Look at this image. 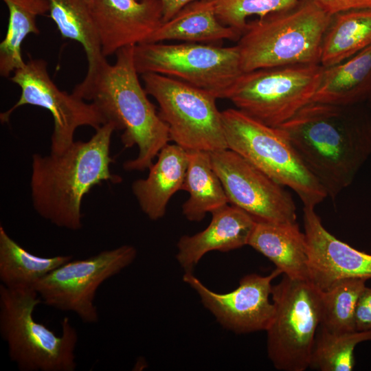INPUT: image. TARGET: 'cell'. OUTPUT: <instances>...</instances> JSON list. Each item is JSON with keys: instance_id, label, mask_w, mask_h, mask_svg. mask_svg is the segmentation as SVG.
<instances>
[{"instance_id": "1", "label": "cell", "mask_w": 371, "mask_h": 371, "mask_svg": "<svg viewBox=\"0 0 371 371\" xmlns=\"http://www.w3.org/2000/svg\"><path fill=\"white\" fill-rule=\"evenodd\" d=\"M359 104L311 102L278 126L333 199L371 157V117Z\"/></svg>"}, {"instance_id": "2", "label": "cell", "mask_w": 371, "mask_h": 371, "mask_svg": "<svg viewBox=\"0 0 371 371\" xmlns=\"http://www.w3.org/2000/svg\"><path fill=\"white\" fill-rule=\"evenodd\" d=\"M135 46L118 50L114 64L105 59L88 69L72 93L93 103L106 122L122 132L121 141L125 148L137 146V156L126 161L124 169L144 171L153 164L170 138L168 126L139 82L134 62Z\"/></svg>"}, {"instance_id": "3", "label": "cell", "mask_w": 371, "mask_h": 371, "mask_svg": "<svg viewBox=\"0 0 371 371\" xmlns=\"http://www.w3.org/2000/svg\"><path fill=\"white\" fill-rule=\"evenodd\" d=\"M115 128L106 122L87 141H74L61 154L34 153L30 194L34 209L53 225L71 231L82 227V202L103 182L117 183L111 173V141Z\"/></svg>"}, {"instance_id": "4", "label": "cell", "mask_w": 371, "mask_h": 371, "mask_svg": "<svg viewBox=\"0 0 371 371\" xmlns=\"http://www.w3.org/2000/svg\"><path fill=\"white\" fill-rule=\"evenodd\" d=\"M331 16L315 0H299L285 10L249 21L237 43L243 72L320 64Z\"/></svg>"}, {"instance_id": "5", "label": "cell", "mask_w": 371, "mask_h": 371, "mask_svg": "<svg viewBox=\"0 0 371 371\" xmlns=\"http://www.w3.org/2000/svg\"><path fill=\"white\" fill-rule=\"evenodd\" d=\"M42 302L34 288L0 285V333L10 359L22 371H74L78 333L69 317L57 335L34 317Z\"/></svg>"}, {"instance_id": "6", "label": "cell", "mask_w": 371, "mask_h": 371, "mask_svg": "<svg viewBox=\"0 0 371 371\" xmlns=\"http://www.w3.org/2000/svg\"><path fill=\"white\" fill-rule=\"evenodd\" d=\"M221 115L227 148L293 190L304 206L315 207L328 196L278 127L268 126L238 109H227Z\"/></svg>"}, {"instance_id": "7", "label": "cell", "mask_w": 371, "mask_h": 371, "mask_svg": "<svg viewBox=\"0 0 371 371\" xmlns=\"http://www.w3.org/2000/svg\"><path fill=\"white\" fill-rule=\"evenodd\" d=\"M134 62L139 74L168 76L227 99L243 73L236 45L181 43H143L135 46Z\"/></svg>"}, {"instance_id": "8", "label": "cell", "mask_w": 371, "mask_h": 371, "mask_svg": "<svg viewBox=\"0 0 371 371\" xmlns=\"http://www.w3.org/2000/svg\"><path fill=\"white\" fill-rule=\"evenodd\" d=\"M273 319L266 330L267 354L276 369L304 371L310 367L321 322V293L309 280L284 275L273 286Z\"/></svg>"}, {"instance_id": "9", "label": "cell", "mask_w": 371, "mask_h": 371, "mask_svg": "<svg viewBox=\"0 0 371 371\" xmlns=\"http://www.w3.org/2000/svg\"><path fill=\"white\" fill-rule=\"evenodd\" d=\"M324 69L321 64H300L243 72L227 99L253 118L278 127L312 102Z\"/></svg>"}, {"instance_id": "10", "label": "cell", "mask_w": 371, "mask_h": 371, "mask_svg": "<svg viewBox=\"0 0 371 371\" xmlns=\"http://www.w3.org/2000/svg\"><path fill=\"white\" fill-rule=\"evenodd\" d=\"M146 93L159 105L170 141L187 151L227 149L221 112L211 93L164 75H142Z\"/></svg>"}, {"instance_id": "11", "label": "cell", "mask_w": 371, "mask_h": 371, "mask_svg": "<svg viewBox=\"0 0 371 371\" xmlns=\"http://www.w3.org/2000/svg\"><path fill=\"white\" fill-rule=\"evenodd\" d=\"M137 254L134 246L124 245L84 259H71L38 282L34 289L45 304L95 324L99 319L94 304L98 288L132 264Z\"/></svg>"}, {"instance_id": "12", "label": "cell", "mask_w": 371, "mask_h": 371, "mask_svg": "<svg viewBox=\"0 0 371 371\" xmlns=\"http://www.w3.org/2000/svg\"><path fill=\"white\" fill-rule=\"evenodd\" d=\"M10 80L21 88V93L10 109L0 114L1 122H8L12 113L23 105L47 109L54 121L52 153H63L74 142L78 128L87 126L97 130L106 123L93 103L72 92L68 93L60 90L51 79L47 63L43 59H29L23 67L14 71Z\"/></svg>"}, {"instance_id": "13", "label": "cell", "mask_w": 371, "mask_h": 371, "mask_svg": "<svg viewBox=\"0 0 371 371\" xmlns=\"http://www.w3.org/2000/svg\"><path fill=\"white\" fill-rule=\"evenodd\" d=\"M210 155L229 203L242 209L256 221L296 222V207L284 186L229 148Z\"/></svg>"}, {"instance_id": "14", "label": "cell", "mask_w": 371, "mask_h": 371, "mask_svg": "<svg viewBox=\"0 0 371 371\" xmlns=\"http://www.w3.org/2000/svg\"><path fill=\"white\" fill-rule=\"evenodd\" d=\"M282 271L273 270L268 276L256 273L243 276L238 287L225 293L212 291L192 272H186L183 280L199 295L203 306L219 324L236 333L265 330L275 313V306L269 300L272 280Z\"/></svg>"}, {"instance_id": "15", "label": "cell", "mask_w": 371, "mask_h": 371, "mask_svg": "<svg viewBox=\"0 0 371 371\" xmlns=\"http://www.w3.org/2000/svg\"><path fill=\"white\" fill-rule=\"evenodd\" d=\"M315 207L304 206L309 280L321 291L346 278H371V254L359 251L326 229Z\"/></svg>"}, {"instance_id": "16", "label": "cell", "mask_w": 371, "mask_h": 371, "mask_svg": "<svg viewBox=\"0 0 371 371\" xmlns=\"http://www.w3.org/2000/svg\"><path fill=\"white\" fill-rule=\"evenodd\" d=\"M90 8L105 57L146 43L162 23L159 0H93Z\"/></svg>"}, {"instance_id": "17", "label": "cell", "mask_w": 371, "mask_h": 371, "mask_svg": "<svg viewBox=\"0 0 371 371\" xmlns=\"http://www.w3.org/2000/svg\"><path fill=\"white\" fill-rule=\"evenodd\" d=\"M208 226L192 236H181L176 259L185 272L192 269L212 251L227 252L248 245L256 221L248 213L228 204L212 212Z\"/></svg>"}, {"instance_id": "18", "label": "cell", "mask_w": 371, "mask_h": 371, "mask_svg": "<svg viewBox=\"0 0 371 371\" xmlns=\"http://www.w3.org/2000/svg\"><path fill=\"white\" fill-rule=\"evenodd\" d=\"M188 165L187 150L176 144H168L149 167L147 177L133 181L132 192L149 219L157 221L165 215L170 199L181 190Z\"/></svg>"}, {"instance_id": "19", "label": "cell", "mask_w": 371, "mask_h": 371, "mask_svg": "<svg viewBox=\"0 0 371 371\" xmlns=\"http://www.w3.org/2000/svg\"><path fill=\"white\" fill-rule=\"evenodd\" d=\"M248 245L269 259L284 275L309 280L306 238L296 222L256 221Z\"/></svg>"}, {"instance_id": "20", "label": "cell", "mask_w": 371, "mask_h": 371, "mask_svg": "<svg viewBox=\"0 0 371 371\" xmlns=\"http://www.w3.org/2000/svg\"><path fill=\"white\" fill-rule=\"evenodd\" d=\"M370 95L371 45L340 63L324 67L312 102L352 106Z\"/></svg>"}, {"instance_id": "21", "label": "cell", "mask_w": 371, "mask_h": 371, "mask_svg": "<svg viewBox=\"0 0 371 371\" xmlns=\"http://www.w3.org/2000/svg\"><path fill=\"white\" fill-rule=\"evenodd\" d=\"M241 34L223 24L206 0H197L183 8L172 19L162 23L146 43L179 41L214 44L238 41Z\"/></svg>"}, {"instance_id": "22", "label": "cell", "mask_w": 371, "mask_h": 371, "mask_svg": "<svg viewBox=\"0 0 371 371\" xmlns=\"http://www.w3.org/2000/svg\"><path fill=\"white\" fill-rule=\"evenodd\" d=\"M181 190L189 194L182 213L190 221H202L207 212L229 203L223 186L213 168L210 152L190 150Z\"/></svg>"}, {"instance_id": "23", "label": "cell", "mask_w": 371, "mask_h": 371, "mask_svg": "<svg viewBox=\"0 0 371 371\" xmlns=\"http://www.w3.org/2000/svg\"><path fill=\"white\" fill-rule=\"evenodd\" d=\"M371 45V8L352 10L331 16L320 58L324 67L340 63Z\"/></svg>"}, {"instance_id": "24", "label": "cell", "mask_w": 371, "mask_h": 371, "mask_svg": "<svg viewBox=\"0 0 371 371\" xmlns=\"http://www.w3.org/2000/svg\"><path fill=\"white\" fill-rule=\"evenodd\" d=\"M72 259L71 256L41 257L27 251L0 226V280L8 288H34L50 272Z\"/></svg>"}, {"instance_id": "25", "label": "cell", "mask_w": 371, "mask_h": 371, "mask_svg": "<svg viewBox=\"0 0 371 371\" xmlns=\"http://www.w3.org/2000/svg\"><path fill=\"white\" fill-rule=\"evenodd\" d=\"M9 11L8 29L0 43V75L8 78L25 64L21 45L30 34H38L36 19L49 11L48 0H3Z\"/></svg>"}, {"instance_id": "26", "label": "cell", "mask_w": 371, "mask_h": 371, "mask_svg": "<svg viewBox=\"0 0 371 371\" xmlns=\"http://www.w3.org/2000/svg\"><path fill=\"white\" fill-rule=\"evenodd\" d=\"M49 15L63 38L81 44L88 60V69L106 58L86 0H48Z\"/></svg>"}, {"instance_id": "27", "label": "cell", "mask_w": 371, "mask_h": 371, "mask_svg": "<svg viewBox=\"0 0 371 371\" xmlns=\"http://www.w3.org/2000/svg\"><path fill=\"white\" fill-rule=\"evenodd\" d=\"M366 280L346 278L321 291L319 326L342 333L355 331V311L359 297L366 288Z\"/></svg>"}, {"instance_id": "28", "label": "cell", "mask_w": 371, "mask_h": 371, "mask_svg": "<svg viewBox=\"0 0 371 371\" xmlns=\"http://www.w3.org/2000/svg\"><path fill=\"white\" fill-rule=\"evenodd\" d=\"M311 353L310 367L320 371H350L355 366L354 350L371 341V330L337 333L319 326Z\"/></svg>"}, {"instance_id": "29", "label": "cell", "mask_w": 371, "mask_h": 371, "mask_svg": "<svg viewBox=\"0 0 371 371\" xmlns=\"http://www.w3.org/2000/svg\"><path fill=\"white\" fill-rule=\"evenodd\" d=\"M218 19L243 34L251 16L261 18L285 10L299 0H206Z\"/></svg>"}, {"instance_id": "30", "label": "cell", "mask_w": 371, "mask_h": 371, "mask_svg": "<svg viewBox=\"0 0 371 371\" xmlns=\"http://www.w3.org/2000/svg\"><path fill=\"white\" fill-rule=\"evenodd\" d=\"M355 330H371V288L366 287L360 295L355 311Z\"/></svg>"}, {"instance_id": "31", "label": "cell", "mask_w": 371, "mask_h": 371, "mask_svg": "<svg viewBox=\"0 0 371 371\" xmlns=\"http://www.w3.org/2000/svg\"><path fill=\"white\" fill-rule=\"evenodd\" d=\"M330 15L359 9L371 8V0H315Z\"/></svg>"}, {"instance_id": "32", "label": "cell", "mask_w": 371, "mask_h": 371, "mask_svg": "<svg viewBox=\"0 0 371 371\" xmlns=\"http://www.w3.org/2000/svg\"><path fill=\"white\" fill-rule=\"evenodd\" d=\"M162 8V23L172 19L179 11L197 0H159Z\"/></svg>"}, {"instance_id": "33", "label": "cell", "mask_w": 371, "mask_h": 371, "mask_svg": "<svg viewBox=\"0 0 371 371\" xmlns=\"http://www.w3.org/2000/svg\"><path fill=\"white\" fill-rule=\"evenodd\" d=\"M87 1V3H89V5L91 6L92 2H93V0H86Z\"/></svg>"}, {"instance_id": "34", "label": "cell", "mask_w": 371, "mask_h": 371, "mask_svg": "<svg viewBox=\"0 0 371 371\" xmlns=\"http://www.w3.org/2000/svg\"><path fill=\"white\" fill-rule=\"evenodd\" d=\"M370 101H371V95H370Z\"/></svg>"}]
</instances>
